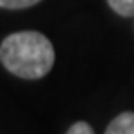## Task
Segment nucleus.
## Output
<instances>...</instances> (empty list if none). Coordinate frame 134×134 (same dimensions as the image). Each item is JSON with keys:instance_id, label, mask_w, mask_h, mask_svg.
<instances>
[{"instance_id": "nucleus-1", "label": "nucleus", "mask_w": 134, "mask_h": 134, "mask_svg": "<svg viewBox=\"0 0 134 134\" xmlns=\"http://www.w3.org/2000/svg\"><path fill=\"white\" fill-rule=\"evenodd\" d=\"M0 59L7 71L25 80H38L49 73L56 54L51 40L40 31H16L0 45Z\"/></svg>"}, {"instance_id": "nucleus-5", "label": "nucleus", "mask_w": 134, "mask_h": 134, "mask_svg": "<svg viewBox=\"0 0 134 134\" xmlns=\"http://www.w3.org/2000/svg\"><path fill=\"white\" fill-rule=\"evenodd\" d=\"M66 134H94V129H92L87 122L79 120V122H75V124L66 131Z\"/></svg>"}, {"instance_id": "nucleus-2", "label": "nucleus", "mask_w": 134, "mask_h": 134, "mask_svg": "<svg viewBox=\"0 0 134 134\" xmlns=\"http://www.w3.org/2000/svg\"><path fill=\"white\" fill-rule=\"evenodd\" d=\"M104 134H134V111H122L108 124Z\"/></svg>"}, {"instance_id": "nucleus-4", "label": "nucleus", "mask_w": 134, "mask_h": 134, "mask_svg": "<svg viewBox=\"0 0 134 134\" xmlns=\"http://www.w3.org/2000/svg\"><path fill=\"white\" fill-rule=\"evenodd\" d=\"M38 2H42V0H0V7L18 10V9H28V7L38 4Z\"/></svg>"}, {"instance_id": "nucleus-3", "label": "nucleus", "mask_w": 134, "mask_h": 134, "mask_svg": "<svg viewBox=\"0 0 134 134\" xmlns=\"http://www.w3.org/2000/svg\"><path fill=\"white\" fill-rule=\"evenodd\" d=\"M106 2L119 16L124 18L134 16V0H106Z\"/></svg>"}]
</instances>
